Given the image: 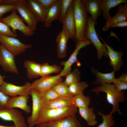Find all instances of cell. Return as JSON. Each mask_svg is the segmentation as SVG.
<instances>
[{"instance_id": "obj_1", "label": "cell", "mask_w": 127, "mask_h": 127, "mask_svg": "<svg viewBox=\"0 0 127 127\" xmlns=\"http://www.w3.org/2000/svg\"><path fill=\"white\" fill-rule=\"evenodd\" d=\"M73 15L76 30L75 44L87 39L86 30L88 17L83 0H73Z\"/></svg>"}, {"instance_id": "obj_2", "label": "cell", "mask_w": 127, "mask_h": 127, "mask_svg": "<svg viewBox=\"0 0 127 127\" xmlns=\"http://www.w3.org/2000/svg\"><path fill=\"white\" fill-rule=\"evenodd\" d=\"M91 91L98 95L101 92L105 93L106 94V99L108 103L112 106V109L110 113L112 114L117 112L119 114L123 115L120 110L119 106V102H122L126 99L125 92L119 91L115 88L113 84H103L91 90Z\"/></svg>"}, {"instance_id": "obj_3", "label": "cell", "mask_w": 127, "mask_h": 127, "mask_svg": "<svg viewBox=\"0 0 127 127\" xmlns=\"http://www.w3.org/2000/svg\"><path fill=\"white\" fill-rule=\"evenodd\" d=\"M78 108L74 106L62 108H49L42 107L36 125L54 122L75 115Z\"/></svg>"}, {"instance_id": "obj_4", "label": "cell", "mask_w": 127, "mask_h": 127, "mask_svg": "<svg viewBox=\"0 0 127 127\" xmlns=\"http://www.w3.org/2000/svg\"><path fill=\"white\" fill-rule=\"evenodd\" d=\"M0 20L10 27L14 33H16V31L18 30L27 37H32L34 34V31L25 24L24 21L17 14L15 9L9 15L0 18Z\"/></svg>"}, {"instance_id": "obj_5", "label": "cell", "mask_w": 127, "mask_h": 127, "mask_svg": "<svg viewBox=\"0 0 127 127\" xmlns=\"http://www.w3.org/2000/svg\"><path fill=\"white\" fill-rule=\"evenodd\" d=\"M0 44L15 56L25 52L26 50L31 48V44H24L15 37L0 35Z\"/></svg>"}, {"instance_id": "obj_6", "label": "cell", "mask_w": 127, "mask_h": 127, "mask_svg": "<svg viewBox=\"0 0 127 127\" xmlns=\"http://www.w3.org/2000/svg\"><path fill=\"white\" fill-rule=\"evenodd\" d=\"M95 25L91 17L89 16L86 30L87 38L91 41L96 49L97 58L100 60L103 56L108 57L107 50L104 44L100 42L98 38L95 29Z\"/></svg>"}, {"instance_id": "obj_7", "label": "cell", "mask_w": 127, "mask_h": 127, "mask_svg": "<svg viewBox=\"0 0 127 127\" xmlns=\"http://www.w3.org/2000/svg\"><path fill=\"white\" fill-rule=\"evenodd\" d=\"M32 89L31 83L27 82L22 86H17L4 81L0 87V91L9 96L29 95Z\"/></svg>"}, {"instance_id": "obj_8", "label": "cell", "mask_w": 127, "mask_h": 127, "mask_svg": "<svg viewBox=\"0 0 127 127\" xmlns=\"http://www.w3.org/2000/svg\"><path fill=\"white\" fill-rule=\"evenodd\" d=\"M0 118L12 121L16 127L28 126L21 111L14 108H0Z\"/></svg>"}, {"instance_id": "obj_9", "label": "cell", "mask_w": 127, "mask_h": 127, "mask_svg": "<svg viewBox=\"0 0 127 127\" xmlns=\"http://www.w3.org/2000/svg\"><path fill=\"white\" fill-rule=\"evenodd\" d=\"M63 81L62 77L59 74L55 76L47 75L33 81L31 83V87L41 93L52 88L56 84Z\"/></svg>"}, {"instance_id": "obj_10", "label": "cell", "mask_w": 127, "mask_h": 127, "mask_svg": "<svg viewBox=\"0 0 127 127\" xmlns=\"http://www.w3.org/2000/svg\"><path fill=\"white\" fill-rule=\"evenodd\" d=\"M91 43L89 40L87 39L81 41L75 44V48L69 58L65 61L62 62L61 64L64 68L59 73V75L62 77L66 76L71 71L72 65L75 63L79 64L77 59V56L79 50L82 48L91 44Z\"/></svg>"}, {"instance_id": "obj_11", "label": "cell", "mask_w": 127, "mask_h": 127, "mask_svg": "<svg viewBox=\"0 0 127 127\" xmlns=\"http://www.w3.org/2000/svg\"><path fill=\"white\" fill-rule=\"evenodd\" d=\"M30 95L32 100V110L31 115L27 119V123L29 127H33L36 124L42 107L43 101L40 93L32 88Z\"/></svg>"}, {"instance_id": "obj_12", "label": "cell", "mask_w": 127, "mask_h": 127, "mask_svg": "<svg viewBox=\"0 0 127 127\" xmlns=\"http://www.w3.org/2000/svg\"><path fill=\"white\" fill-rule=\"evenodd\" d=\"M15 56L0 44V66L4 71L18 75Z\"/></svg>"}, {"instance_id": "obj_13", "label": "cell", "mask_w": 127, "mask_h": 127, "mask_svg": "<svg viewBox=\"0 0 127 127\" xmlns=\"http://www.w3.org/2000/svg\"><path fill=\"white\" fill-rule=\"evenodd\" d=\"M25 3L16 5L15 9L23 20L26 23L28 26L34 31L36 30L38 22Z\"/></svg>"}, {"instance_id": "obj_14", "label": "cell", "mask_w": 127, "mask_h": 127, "mask_svg": "<svg viewBox=\"0 0 127 127\" xmlns=\"http://www.w3.org/2000/svg\"><path fill=\"white\" fill-rule=\"evenodd\" d=\"M40 127H82L75 115L70 116L58 120L37 125Z\"/></svg>"}, {"instance_id": "obj_15", "label": "cell", "mask_w": 127, "mask_h": 127, "mask_svg": "<svg viewBox=\"0 0 127 127\" xmlns=\"http://www.w3.org/2000/svg\"><path fill=\"white\" fill-rule=\"evenodd\" d=\"M103 42L107 50V55L110 59L109 65L112 67L115 71H118L120 69L123 64L122 57L123 52H118L115 50L108 45L103 38L98 36Z\"/></svg>"}, {"instance_id": "obj_16", "label": "cell", "mask_w": 127, "mask_h": 127, "mask_svg": "<svg viewBox=\"0 0 127 127\" xmlns=\"http://www.w3.org/2000/svg\"><path fill=\"white\" fill-rule=\"evenodd\" d=\"M62 31L59 33L56 38L57 54L58 57L63 58L66 57L67 45L69 39L68 34L64 24H63Z\"/></svg>"}, {"instance_id": "obj_17", "label": "cell", "mask_w": 127, "mask_h": 127, "mask_svg": "<svg viewBox=\"0 0 127 127\" xmlns=\"http://www.w3.org/2000/svg\"><path fill=\"white\" fill-rule=\"evenodd\" d=\"M29 96H18L10 98L7 102L6 108H19L23 110L27 114L30 113V107L28 104L29 98Z\"/></svg>"}, {"instance_id": "obj_18", "label": "cell", "mask_w": 127, "mask_h": 127, "mask_svg": "<svg viewBox=\"0 0 127 127\" xmlns=\"http://www.w3.org/2000/svg\"><path fill=\"white\" fill-rule=\"evenodd\" d=\"M25 3L38 22H44L47 9L44 8L37 0H26Z\"/></svg>"}, {"instance_id": "obj_19", "label": "cell", "mask_w": 127, "mask_h": 127, "mask_svg": "<svg viewBox=\"0 0 127 127\" xmlns=\"http://www.w3.org/2000/svg\"><path fill=\"white\" fill-rule=\"evenodd\" d=\"M73 1L69 8L62 24L64 25L66 29L69 39L75 40L76 30L73 15Z\"/></svg>"}, {"instance_id": "obj_20", "label": "cell", "mask_w": 127, "mask_h": 127, "mask_svg": "<svg viewBox=\"0 0 127 127\" xmlns=\"http://www.w3.org/2000/svg\"><path fill=\"white\" fill-rule=\"evenodd\" d=\"M61 5V0H57L47 10L44 26L50 27L52 22L58 19Z\"/></svg>"}, {"instance_id": "obj_21", "label": "cell", "mask_w": 127, "mask_h": 127, "mask_svg": "<svg viewBox=\"0 0 127 127\" xmlns=\"http://www.w3.org/2000/svg\"><path fill=\"white\" fill-rule=\"evenodd\" d=\"M85 8L87 13L91 16L95 25L97 24V19L102 12L99 0H83Z\"/></svg>"}, {"instance_id": "obj_22", "label": "cell", "mask_w": 127, "mask_h": 127, "mask_svg": "<svg viewBox=\"0 0 127 127\" xmlns=\"http://www.w3.org/2000/svg\"><path fill=\"white\" fill-rule=\"evenodd\" d=\"M127 21V4H119L117 13L114 16L111 17L106 20V24L103 28L104 31L108 30L112 24L117 22Z\"/></svg>"}, {"instance_id": "obj_23", "label": "cell", "mask_w": 127, "mask_h": 127, "mask_svg": "<svg viewBox=\"0 0 127 127\" xmlns=\"http://www.w3.org/2000/svg\"><path fill=\"white\" fill-rule=\"evenodd\" d=\"M73 97L61 96L50 101L43 102L42 107L49 108L60 109L74 106Z\"/></svg>"}, {"instance_id": "obj_24", "label": "cell", "mask_w": 127, "mask_h": 127, "mask_svg": "<svg viewBox=\"0 0 127 127\" xmlns=\"http://www.w3.org/2000/svg\"><path fill=\"white\" fill-rule=\"evenodd\" d=\"M91 70L96 77L95 79L92 83L94 85H98L103 84H111L113 83L116 79L114 70L110 73H103L99 72L93 67H91Z\"/></svg>"}, {"instance_id": "obj_25", "label": "cell", "mask_w": 127, "mask_h": 127, "mask_svg": "<svg viewBox=\"0 0 127 127\" xmlns=\"http://www.w3.org/2000/svg\"><path fill=\"white\" fill-rule=\"evenodd\" d=\"M41 64L30 60H26L23 64L26 69L27 77L30 79H36L40 76Z\"/></svg>"}, {"instance_id": "obj_26", "label": "cell", "mask_w": 127, "mask_h": 127, "mask_svg": "<svg viewBox=\"0 0 127 127\" xmlns=\"http://www.w3.org/2000/svg\"><path fill=\"white\" fill-rule=\"evenodd\" d=\"M101 9L103 12V18L107 20L111 16L109 11L112 8H114L122 3H126L127 0H99Z\"/></svg>"}, {"instance_id": "obj_27", "label": "cell", "mask_w": 127, "mask_h": 127, "mask_svg": "<svg viewBox=\"0 0 127 127\" xmlns=\"http://www.w3.org/2000/svg\"><path fill=\"white\" fill-rule=\"evenodd\" d=\"M78 111L81 117L86 121L88 126H93L97 124L92 107L79 108H78Z\"/></svg>"}, {"instance_id": "obj_28", "label": "cell", "mask_w": 127, "mask_h": 127, "mask_svg": "<svg viewBox=\"0 0 127 127\" xmlns=\"http://www.w3.org/2000/svg\"><path fill=\"white\" fill-rule=\"evenodd\" d=\"M73 105L77 108L89 107L91 103V98L83 94L78 95L73 97Z\"/></svg>"}, {"instance_id": "obj_29", "label": "cell", "mask_w": 127, "mask_h": 127, "mask_svg": "<svg viewBox=\"0 0 127 127\" xmlns=\"http://www.w3.org/2000/svg\"><path fill=\"white\" fill-rule=\"evenodd\" d=\"M61 67L55 64L50 65L45 63L41 64L40 76L43 77L53 73H60L62 70Z\"/></svg>"}, {"instance_id": "obj_30", "label": "cell", "mask_w": 127, "mask_h": 127, "mask_svg": "<svg viewBox=\"0 0 127 127\" xmlns=\"http://www.w3.org/2000/svg\"><path fill=\"white\" fill-rule=\"evenodd\" d=\"M88 86L87 82L79 81L71 84L68 86L70 93L74 96L83 94V91Z\"/></svg>"}, {"instance_id": "obj_31", "label": "cell", "mask_w": 127, "mask_h": 127, "mask_svg": "<svg viewBox=\"0 0 127 127\" xmlns=\"http://www.w3.org/2000/svg\"><path fill=\"white\" fill-rule=\"evenodd\" d=\"M52 88L61 96L68 97L74 96L70 92L68 86L64 82L57 83Z\"/></svg>"}, {"instance_id": "obj_32", "label": "cell", "mask_w": 127, "mask_h": 127, "mask_svg": "<svg viewBox=\"0 0 127 127\" xmlns=\"http://www.w3.org/2000/svg\"><path fill=\"white\" fill-rule=\"evenodd\" d=\"M80 73L77 68H75L66 76L64 82L68 86L75 83L79 82L80 79Z\"/></svg>"}, {"instance_id": "obj_33", "label": "cell", "mask_w": 127, "mask_h": 127, "mask_svg": "<svg viewBox=\"0 0 127 127\" xmlns=\"http://www.w3.org/2000/svg\"><path fill=\"white\" fill-rule=\"evenodd\" d=\"M73 0H61V5L58 19L62 24L64 22L69 8Z\"/></svg>"}, {"instance_id": "obj_34", "label": "cell", "mask_w": 127, "mask_h": 127, "mask_svg": "<svg viewBox=\"0 0 127 127\" xmlns=\"http://www.w3.org/2000/svg\"><path fill=\"white\" fill-rule=\"evenodd\" d=\"M98 114L102 116L103 119L102 122L98 127H111L114 126L115 122L112 114H105L100 111H98Z\"/></svg>"}, {"instance_id": "obj_35", "label": "cell", "mask_w": 127, "mask_h": 127, "mask_svg": "<svg viewBox=\"0 0 127 127\" xmlns=\"http://www.w3.org/2000/svg\"><path fill=\"white\" fill-rule=\"evenodd\" d=\"M40 93L43 102L50 101L61 97L52 88Z\"/></svg>"}, {"instance_id": "obj_36", "label": "cell", "mask_w": 127, "mask_h": 127, "mask_svg": "<svg viewBox=\"0 0 127 127\" xmlns=\"http://www.w3.org/2000/svg\"><path fill=\"white\" fill-rule=\"evenodd\" d=\"M0 35L16 37L17 36L16 33L13 32L10 27L0 20Z\"/></svg>"}, {"instance_id": "obj_37", "label": "cell", "mask_w": 127, "mask_h": 127, "mask_svg": "<svg viewBox=\"0 0 127 127\" xmlns=\"http://www.w3.org/2000/svg\"><path fill=\"white\" fill-rule=\"evenodd\" d=\"M113 83L115 88L118 91H122L127 89V83L117 80L116 79Z\"/></svg>"}, {"instance_id": "obj_38", "label": "cell", "mask_w": 127, "mask_h": 127, "mask_svg": "<svg viewBox=\"0 0 127 127\" xmlns=\"http://www.w3.org/2000/svg\"><path fill=\"white\" fill-rule=\"evenodd\" d=\"M15 6L4 4L0 5V17L1 18L4 14L12 11L15 9Z\"/></svg>"}, {"instance_id": "obj_39", "label": "cell", "mask_w": 127, "mask_h": 127, "mask_svg": "<svg viewBox=\"0 0 127 127\" xmlns=\"http://www.w3.org/2000/svg\"><path fill=\"white\" fill-rule=\"evenodd\" d=\"M10 98L0 91V108H6L7 102Z\"/></svg>"}, {"instance_id": "obj_40", "label": "cell", "mask_w": 127, "mask_h": 127, "mask_svg": "<svg viewBox=\"0 0 127 127\" xmlns=\"http://www.w3.org/2000/svg\"><path fill=\"white\" fill-rule=\"evenodd\" d=\"M57 0H37L45 9H48Z\"/></svg>"}, {"instance_id": "obj_41", "label": "cell", "mask_w": 127, "mask_h": 127, "mask_svg": "<svg viewBox=\"0 0 127 127\" xmlns=\"http://www.w3.org/2000/svg\"><path fill=\"white\" fill-rule=\"evenodd\" d=\"M26 0H4L3 4L9 5H16L24 3Z\"/></svg>"}, {"instance_id": "obj_42", "label": "cell", "mask_w": 127, "mask_h": 127, "mask_svg": "<svg viewBox=\"0 0 127 127\" xmlns=\"http://www.w3.org/2000/svg\"><path fill=\"white\" fill-rule=\"evenodd\" d=\"M127 26V21L117 22L111 25L110 28L124 27Z\"/></svg>"}, {"instance_id": "obj_43", "label": "cell", "mask_w": 127, "mask_h": 127, "mask_svg": "<svg viewBox=\"0 0 127 127\" xmlns=\"http://www.w3.org/2000/svg\"><path fill=\"white\" fill-rule=\"evenodd\" d=\"M116 79L121 81L127 83V74L126 72L123 74L119 78H116Z\"/></svg>"}, {"instance_id": "obj_44", "label": "cell", "mask_w": 127, "mask_h": 127, "mask_svg": "<svg viewBox=\"0 0 127 127\" xmlns=\"http://www.w3.org/2000/svg\"><path fill=\"white\" fill-rule=\"evenodd\" d=\"M5 77V76L2 75L0 74V87L4 82Z\"/></svg>"}, {"instance_id": "obj_45", "label": "cell", "mask_w": 127, "mask_h": 127, "mask_svg": "<svg viewBox=\"0 0 127 127\" xmlns=\"http://www.w3.org/2000/svg\"><path fill=\"white\" fill-rule=\"evenodd\" d=\"M0 127H16L14 125L10 126H5L0 125Z\"/></svg>"}, {"instance_id": "obj_46", "label": "cell", "mask_w": 127, "mask_h": 127, "mask_svg": "<svg viewBox=\"0 0 127 127\" xmlns=\"http://www.w3.org/2000/svg\"><path fill=\"white\" fill-rule=\"evenodd\" d=\"M4 0H0V5L3 4Z\"/></svg>"}, {"instance_id": "obj_47", "label": "cell", "mask_w": 127, "mask_h": 127, "mask_svg": "<svg viewBox=\"0 0 127 127\" xmlns=\"http://www.w3.org/2000/svg\"><path fill=\"white\" fill-rule=\"evenodd\" d=\"M35 127H39L37 126H36Z\"/></svg>"}]
</instances>
